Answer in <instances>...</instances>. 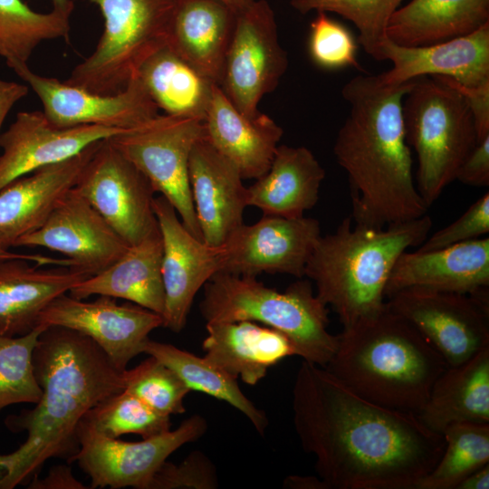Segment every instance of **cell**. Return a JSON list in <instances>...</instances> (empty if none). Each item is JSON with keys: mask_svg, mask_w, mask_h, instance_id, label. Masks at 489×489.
<instances>
[{"mask_svg": "<svg viewBox=\"0 0 489 489\" xmlns=\"http://www.w3.org/2000/svg\"><path fill=\"white\" fill-rule=\"evenodd\" d=\"M163 244L158 225L106 269L74 285L69 294L120 298L162 316L165 290L162 279Z\"/></svg>", "mask_w": 489, "mask_h": 489, "instance_id": "26", "label": "cell"}, {"mask_svg": "<svg viewBox=\"0 0 489 489\" xmlns=\"http://www.w3.org/2000/svg\"><path fill=\"white\" fill-rule=\"evenodd\" d=\"M125 130L98 125L59 128L43 111H21L0 135V190L18 177L71 158L94 142Z\"/></svg>", "mask_w": 489, "mask_h": 489, "instance_id": "19", "label": "cell"}, {"mask_svg": "<svg viewBox=\"0 0 489 489\" xmlns=\"http://www.w3.org/2000/svg\"><path fill=\"white\" fill-rule=\"evenodd\" d=\"M228 5L235 14L245 9L254 0H220Z\"/></svg>", "mask_w": 489, "mask_h": 489, "instance_id": "50", "label": "cell"}, {"mask_svg": "<svg viewBox=\"0 0 489 489\" xmlns=\"http://www.w3.org/2000/svg\"><path fill=\"white\" fill-rule=\"evenodd\" d=\"M442 435V455L416 489H455L467 475L489 463V423H455Z\"/></svg>", "mask_w": 489, "mask_h": 489, "instance_id": "35", "label": "cell"}, {"mask_svg": "<svg viewBox=\"0 0 489 489\" xmlns=\"http://www.w3.org/2000/svg\"><path fill=\"white\" fill-rule=\"evenodd\" d=\"M431 226L427 214L384 228L353 225L348 216L334 233L321 235L304 276L343 328L350 327L385 309V289L397 260L409 247L420 245Z\"/></svg>", "mask_w": 489, "mask_h": 489, "instance_id": "5", "label": "cell"}, {"mask_svg": "<svg viewBox=\"0 0 489 489\" xmlns=\"http://www.w3.org/2000/svg\"><path fill=\"white\" fill-rule=\"evenodd\" d=\"M205 357L236 379L256 385L268 369L296 350L283 333L251 321L206 322Z\"/></svg>", "mask_w": 489, "mask_h": 489, "instance_id": "27", "label": "cell"}, {"mask_svg": "<svg viewBox=\"0 0 489 489\" xmlns=\"http://www.w3.org/2000/svg\"><path fill=\"white\" fill-rule=\"evenodd\" d=\"M489 464L475 470L462 480L455 489H488Z\"/></svg>", "mask_w": 489, "mask_h": 489, "instance_id": "48", "label": "cell"}, {"mask_svg": "<svg viewBox=\"0 0 489 489\" xmlns=\"http://www.w3.org/2000/svg\"><path fill=\"white\" fill-rule=\"evenodd\" d=\"M406 141L417 155V188L429 207L455 180L478 142L464 96L441 76L416 78L404 95Z\"/></svg>", "mask_w": 489, "mask_h": 489, "instance_id": "7", "label": "cell"}, {"mask_svg": "<svg viewBox=\"0 0 489 489\" xmlns=\"http://www.w3.org/2000/svg\"><path fill=\"white\" fill-rule=\"evenodd\" d=\"M489 287V238L446 247L408 252L397 260L388 280L386 298L406 289L475 295Z\"/></svg>", "mask_w": 489, "mask_h": 489, "instance_id": "20", "label": "cell"}, {"mask_svg": "<svg viewBox=\"0 0 489 489\" xmlns=\"http://www.w3.org/2000/svg\"><path fill=\"white\" fill-rule=\"evenodd\" d=\"M11 242L0 233V261L7 259L21 258L27 261L34 262L38 266L43 265H56V266H69L71 262L69 259H57L42 254H17L9 251L12 247Z\"/></svg>", "mask_w": 489, "mask_h": 489, "instance_id": "47", "label": "cell"}, {"mask_svg": "<svg viewBox=\"0 0 489 489\" xmlns=\"http://www.w3.org/2000/svg\"><path fill=\"white\" fill-rule=\"evenodd\" d=\"M32 267L21 258L0 261V335H24L38 326L44 308L91 274L75 266Z\"/></svg>", "mask_w": 489, "mask_h": 489, "instance_id": "25", "label": "cell"}, {"mask_svg": "<svg viewBox=\"0 0 489 489\" xmlns=\"http://www.w3.org/2000/svg\"><path fill=\"white\" fill-rule=\"evenodd\" d=\"M11 69L34 91L45 117L59 128L98 125L127 129L159 114L137 77L120 92L100 94L40 75L27 63L15 64Z\"/></svg>", "mask_w": 489, "mask_h": 489, "instance_id": "15", "label": "cell"}, {"mask_svg": "<svg viewBox=\"0 0 489 489\" xmlns=\"http://www.w3.org/2000/svg\"><path fill=\"white\" fill-rule=\"evenodd\" d=\"M81 422L111 438L125 434L148 438L170 430L171 425L170 416L156 411L125 389L98 403Z\"/></svg>", "mask_w": 489, "mask_h": 489, "instance_id": "36", "label": "cell"}, {"mask_svg": "<svg viewBox=\"0 0 489 489\" xmlns=\"http://www.w3.org/2000/svg\"><path fill=\"white\" fill-rule=\"evenodd\" d=\"M321 235L320 222L315 218L264 215L253 225L242 224L222 244L220 272L246 277L264 273L302 278Z\"/></svg>", "mask_w": 489, "mask_h": 489, "instance_id": "16", "label": "cell"}, {"mask_svg": "<svg viewBox=\"0 0 489 489\" xmlns=\"http://www.w3.org/2000/svg\"><path fill=\"white\" fill-rule=\"evenodd\" d=\"M207 430L200 415L185 419L176 429L129 442L108 437L80 422L79 451L72 462L91 478V488L147 489L154 474L182 446L199 439Z\"/></svg>", "mask_w": 489, "mask_h": 489, "instance_id": "12", "label": "cell"}, {"mask_svg": "<svg viewBox=\"0 0 489 489\" xmlns=\"http://www.w3.org/2000/svg\"><path fill=\"white\" fill-rule=\"evenodd\" d=\"M235 14L220 0H178L168 45L219 85Z\"/></svg>", "mask_w": 489, "mask_h": 489, "instance_id": "29", "label": "cell"}, {"mask_svg": "<svg viewBox=\"0 0 489 489\" xmlns=\"http://www.w3.org/2000/svg\"><path fill=\"white\" fill-rule=\"evenodd\" d=\"M404 0H291L292 7L305 14L312 11L336 14L350 21L359 31L358 42L377 61H383L390 17Z\"/></svg>", "mask_w": 489, "mask_h": 489, "instance_id": "37", "label": "cell"}, {"mask_svg": "<svg viewBox=\"0 0 489 489\" xmlns=\"http://www.w3.org/2000/svg\"><path fill=\"white\" fill-rule=\"evenodd\" d=\"M218 476L211 459L199 450L191 452L181 463L165 461L149 481L147 489H216Z\"/></svg>", "mask_w": 489, "mask_h": 489, "instance_id": "41", "label": "cell"}, {"mask_svg": "<svg viewBox=\"0 0 489 489\" xmlns=\"http://www.w3.org/2000/svg\"><path fill=\"white\" fill-rule=\"evenodd\" d=\"M72 11L40 13L23 0H0V57L11 68L27 63L42 42L68 39Z\"/></svg>", "mask_w": 489, "mask_h": 489, "instance_id": "34", "label": "cell"}, {"mask_svg": "<svg viewBox=\"0 0 489 489\" xmlns=\"http://www.w3.org/2000/svg\"><path fill=\"white\" fill-rule=\"evenodd\" d=\"M417 416L439 434L455 423H489V347L462 364L448 366Z\"/></svg>", "mask_w": 489, "mask_h": 489, "instance_id": "30", "label": "cell"}, {"mask_svg": "<svg viewBox=\"0 0 489 489\" xmlns=\"http://www.w3.org/2000/svg\"><path fill=\"white\" fill-rule=\"evenodd\" d=\"M53 8L62 10H73L74 4L72 0H52Z\"/></svg>", "mask_w": 489, "mask_h": 489, "instance_id": "51", "label": "cell"}, {"mask_svg": "<svg viewBox=\"0 0 489 489\" xmlns=\"http://www.w3.org/2000/svg\"><path fill=\"white\" fill-rule=\"evenodd\" d=\"M33 362L42 395L34 408L5 418L10 431H26L27 438L16 450L0 455V489L30 480L51 458L72 463L83 416L124 389L123 371L90 337L71 329L47 327L38 338Z\"/></svg>", "mask_w": 489, "mask_h": 489, "instance_id": "2", "label": "cell"}, {"mask_svg": "<svg viewBox=\"0 0 489 489\" xmlns=\"http://www.w3.org/2000/svg\"><path fill=\"white\" fill-rule=\"evenodd\" d=\"M317 14L310 25L309 53L315 64L335 70L344 67L360 68L358 44L350 31L331 19L325 12Z\"/></svg>", "mask_w": 489, "mask_h": 489, "instance_id": "40", "label": "cell"}, {"mask_svg": "<svg viewBox=\"0 0 489 489\" xmlns=\"http://www.w3.org/2000/svg\"><path fill=\"white\" fill-rule=\"evenodd\" d=\"M153 210L162 236V279L165 290L163 326L175 333L186 326L193 301L224 262L222 244L213 246L195 237L163 196L154 197Z\"/></svg>", "mask_w": 489, "mask_h": 489, "instance_id": "17", "label": "cell"}, {"mask_svg": "<svg viewBox=\"0 0 489 489\" xmlns=\"http://www.w3.org/2000/svg\"><path fill=\"white\" fill-rule=\"evenodd\" d=\"M288 64L272 6L254 0L235 14L218 86L239 111L255 117L259 102L275 90Z\"/></svg>", "mask_w": 489, "mask_h": 489, "instance_id": "10", "label": "cell"}, {"mask_svg": "<svg viewBox=\"0 0 489 489\" xmlns=\"http://www.w3.org/2000/svg\"><path fill=\"white\" fill-rule=\"evenodd\" d=\"M143 353L156 358L171 369L190 390L207 394L238 409L261 436L264 435L268 427L265 412L243 393L235 378L205 356L198 357L172 344L149 338L143 345Z\"/></svg>", "mask_w": 489, "mask_h": 489, "instance_id": "33", "label": "cell"}, {"mask_svg": "<svg viewBox=\"0 0 489 489\" xmlns=\"http://www.w3.org/2000/svg\"><path fill=\"white\" fill-rule=\"evenodd\" d=\"M447 367L409 321L386 306L343 328L325 369L365 398L417 415Z\"/></svg>", "mask_w": 489, "mask_h": 489, "instance_id": "4", "label": "cell"}, {"mask_svg": "<svg viewBox=\"0 0 489 489\" xmlns=\"http://www.w3.org/2000/svg\"><path fill=\"white\" fill-rule=\"evenodd\" d=\"M136 77L164 114L201 120L216 85L168 44L145 60Z\"/></svg>", "mask_w": 489, "mask_h": 489, "instance_id": "32", "label": "cell"}, {"mask_svg": "<svg viewBox=\"0 0 489 489\" xmlns=\"http://www.w3.org/2000/svg\"><path fill=\"white\" fill-rule=\"evenodd\" d=\"M129 244L73 187L57 203L37 230L14 246H42L64 254L73 266L91 275L120 258Z\"/></svg>", "mask_w": 489, "mask_h": 489, "instance_id": "18", "label": "cell"}, {"mask_svg": "<svg viewBox=\"0 0 489 489\" xmlns=\"http://www.w3.org/2000/svg\"><path fill=\"white\" fill-rule=\"evenodd\" d=\"M29 489H86L82 482L77 480L68 465L53 466L43 478L34 475L28 484Z\"/></svg>", "mask_w": 489, "mask_h": 489, "instance_id": "45", "label": "cell"}, {"mask_svg": "<svg viewBox=\"0 0 489 489\" xmlns=\"http://www.w3.org/2000/svg\"><path fill=\"white\" fill-rule=\"evenodd\" d=\"M444 78L467 102L474 117L478 141L489 136V82L478 86H465L450 78Z\"/></svg>", "mask_w": 489, "mask_h": 489, "instance_id": "43", "label": "cell"}, {"mask_svg": "<svg viewBox=\"0 0 489 489\" xmlns=\"http://www.w3.org/2000/svg\"><path fill=\"white\" fill-rule=\"evenodd\" d=\"M46 328L39 325L16 337L0 335V410L14 404L39 401L42 388L35 376L33 353Z\"/></svg>", "mask_w": 489, "mask_h": 489, "instance_id": "38", "label": "cell"}, {"mask_svg": "<svg viewBox=\"0 0 489 489\" xmlns=\"http://www.w3.org/2000/svg\"><path fill=\"white\" fill-rule=\"evenodd\" d=\"M205 135L203 120L158 114L109 138L110 141L174 206L184 226L202 240L188 177L195 144ZM203 241V240H202Z\"/></svg>", "mask_w": 489, "mask_h": 489, "instance_id": "9", "label": "cell"}, {"mask_svg": "<svg viewBox=\"0 0 489 489\" xmlns=\"http://www.w3.org/2000/svg\"><path fill=\"white\" fill-rule=\"evenodd\" d=\"M412 81L390 86L377 75L360 74L342 87L350 112L333 153L348 177L354 225L384 228L427 215L402 118L403 97Z\"/></svg>", "mask_w": 489, "mask_h": 489, "instance_id": "3", "label": "cell"}, {"mask_svg": "<svg viewBox=\"0 0 489 489\" xmlns=\"http://www.w3.org/2000/svg\"><path fill=\"white\" fill-rule=\"evenodd\" d=\"M27 84L0 78V135L3 123L13 107L28 94Z\"/></svg>", "mask_w": 489, "mask_h": 489, "instance_id": "46", "label": "cell"}, {"mask_svg": "<svg viewBox=\"0 0 489 489\" xmlns=\"http://www.w3.org/2000/svg\"><path fill=\"white\" fill-rule=\"evenodd\" d=\"M39 325L64 327L90 337L124 371L133 358L143 353L149 333L163 326V318L130 302L119 304L116 298L104 295L84 302L67 292L44 308Z\"/></svg>", "mask_w": 489, "mask_h": 489, "instance_id": "14", "label": "cell"}, {"mask_svg": "<svg viewBox=\"0 0 489 489\" xmlns=\"http://www.w3.org/2000/svg\"><path fill=\"white\" fill-rule=\"evenodd\" d=\"M188 177L202 240L219 246L244 224V212L248 206L244 178L205 135L191 151Z\"/></svg>", "mask_w": 489, "mask_h": 489, "instance_id": "21", "label": "cell"}, {"mask_svg": "<svg viewBox=\"0 0 489 489\" xmlns=\"http://www.w3.org/2000/svg\"><path fill=\"white\" fill-rule=\"evenodd\" d=\"M124 389L156 411L171 416L186 411L184 398L190 389L168 366L149 356L123 371Z\"/></svg>", "mask_w": 489, "mask_h": 489, "instance_id": "39", "label": "cell"}, {"mask_svg": "<svg viewBox=\"0 0 489 489\" xmlns=\"http://www.w3.org/2000/svg\"><path fill=\"white\" fill-rule=\"evenodd\" d=\"M324 177L309 149L279 145L269 169L247 187V206L266 216L302 217L317 204Z\"/></svg>", "mask_w": 489, "mask_h": 489, "instance_id": "28", "label": "cell"}, {"mask_svg": "<svg viewBox=\"0 0 489 489\" xmlns=\"http://www.w3.org/2000/svg\"><path fill=\"white\" fill-rule=\"evenodd\" d=\"M455 180L472 187L489 186V136L477 142L461 165Z\"/></svg>", "mask_w": 489, "mask_h": 489, "instance_id": "44", "label": "cell"}, {"mask_svg": "<svg viewBox=\"0 0 489 489\" xmlns=\"http://www.w3.org/2000/svg\"><path fill=\"white\" fill-rule=\"evenodd\" d=\"M203 124L206 139L244 179H257L266 173L283 135L270 116L248 117L239 111L217 84Z\"/></svg>", "mask_w": 489, "mask_h": 489, "instance_id": "23", "label": "cell"}, {"mask_svg": "<svg viewBox=\"0 0 489 489\" xmlns=\"http://www.w3.org/2000/svg\"><path fill=\"white\" fill-rule=\"evenodd\" d=\"M489 233V192H485L455 221L434 233L419 251L436 250L484 237Z\"/></svg>", "mask_w": 489, "mask_h": 489, "instance_id": "42", "label": "cell"}, {"mask_svg": "<svg viewBox=\"0 0 489 489\" xmlns=\"http://www.w3.org/2000/svg\"><path fill=\"white\" fill-rule=\"evenodd\" d=\"M489 24V0H409L389 19L387 36L419 47L464 36Z\"/></svg>", "mask_w": 489, "mask_h": 489, "instance_id": "31", "label": "cell"}, {"mask_svg": "<svg viewBox=\"0 0 489 489\" xmlns=\"http://www.w3.org/2000/svg\"><path fill=\"white\" fill-rule=\"evenodd\" d=\"M100 141L71 158L18 177L0 190V233L13 246L18 238L43 225L61 198L74 187Z\"/></svg>", "mask_w": 489, "mask_h": 489, "instance_id": "24", "label": "cell"}, {"mask_svg": "<svg viewBox=\"0 0 489 489\" xmlns=\"http://www.w3.org/2000/svg\"><path fill=\"white\" fill-rule=\"evenodd\" d=\"M73 189L129 245L158 225L150 182L109 139L99 142Z\"/></svg>", "mask_w": 489, "mask_h": 489, "instance_id": "13", "label": "cell"}, {"mask_svg": "<svg viewBox=\"0 0 489 489\" xmlns=\"http://www.w3.org/2000/svg\"><path fill=\"white\" fill-rule=\"evenodd\" d=\"M199 311L206 322L251 321L273 328L288 337L296 356L323 368L337 350L328 307L302 278L279 292L256 277L218 272L204 285Z\"/></svg>", "mask_w": 489, "mask_h": 489, "instance_id": "6", "label": "cell"}, {"mask_svg": "<svg viewBox=\"0 0 489 489\" xmlns=\"http://www.w3.org/2000/svg\"><path fill=\"white\" fill-rule=\"evenodd\" d=\"M383 61L392 68L377 75L380 83L400 85L422 76H443L465 86L489 82V24L472 34L419 47H405L388 38Z\"/></svg>", "mask_w": 489, "mask_h": 489, "instance_id": "22", "label": "cell"}, {"mask_svg": "<svg viewBox=\"0 0 489 489\" xmlns=\"http://www.w3.org/2000/svg\"><path fill=\"white\" fill-rule=\"evenodd\" d=\"M386 306L409 321L456 366L489 347L488 290L470 295L406 289L388 297Z\"/></svg>", "mask_w": 489, "mask_h": 489, "instance_id": "11", "label": "cell"}, {"mask_svg": "<svg viewBox=\"0 0 489 489\" xmlns=\"http://www.w3.org/2000/svg\"><path fill=\"white\" fill-rule=\"evenodd\" d=\"M293 424L328 489H416L445 447L417 416L360 396L327 369L302 360Z\"/></svg>", "mask_w": 489, "mask_h": 489, "instance_id": "1", "label": "cell"}, {"mask_svg": "<svg viewBox=\"0 0 489 489\" xmlns=\"http://www.w3.org/2000/svg\"><path fill=\"white\" fill-rule=\"evenodd\" d=\"M283 487L294 489H328L325 483L318 476H289L283 482Z\"/></svg>", "mask_w": 489, "mask_h": 489, "instance_id": "49", "label": "cell"}, {"mask_svg": "<svg viewBox=\"0 0 489 489\" xmlns=\"http://www.w3.org/2000/svg\"><path fill=\"white\" fill-rule=\"evenodd\" d=\"M97 5L103 31L94 51L64 81L100 94L126 88L153 53L168 44L178 0H87Z\"/></svg>", "mask_w": 489, "mask_h": 489, "instance_id": "8", "label": "cell"}]
</instances>
